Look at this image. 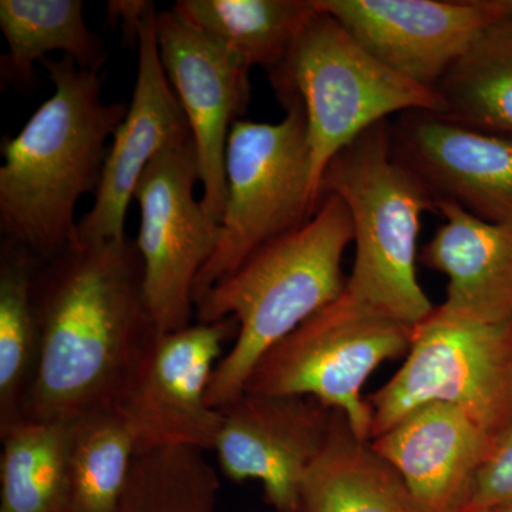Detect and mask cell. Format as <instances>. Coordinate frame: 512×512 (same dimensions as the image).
<instances>
[{
	"label": "cell",
	"mask_w": 512,
	"mask_h": 512,
	"mask_svg": "<svg viewBox=\"0 0 512 512\" xmlns=\"http://www.w3.org/2000/svg\"><path fill=\"white\" fill-rule=\"evenodd\" d=\"M222 413L212 450L221 473L235 483L259 481L274 512H296L335 410L312 397L244 393Z\"/></svg>",
	"instance_id": "12"
},
{
	"label": "cell",
	"mask_w": 512,
	"mask_h": 512,
	"mask_svg": "<svg viewBox=\"0 0 512 512\" xmlns=\"http://www.w3.org/2000/svg\"><path fill=\"white\" fill-rule=\"evenodd\" d=\"M42 262L25 248H0V427L25 417L39 366L35 281Z\"/></svg>",
	"instance_id": "22"
},
{
	"label": "cell",
	"mask_w": 512,
	"mask_h": 512,
	"mask_svg": "<svg viewBox=\"0 0 512 512\" xmlns=\"http://www.w3.org/2000/svg\"><path fill=\"white\" fill-rule=\"evenodd\" d=\"M157 15L151 3L138 35V72L131 104L110 144L92 210L79 221L80 244L126 237L128 205L148 164L168 148L192 140L190 124L161 63Z\"/></svg>",
	"instance_id": "14"
},
{
	"label": "cell",
	"mask_w": 512,
	"mask_h": 512,
	"mask_svg": "<svg viewBox=\"0 0 512 512\" xmlns=\"http://www.w3.org/2000/svg\"><path fill=\"white\" fill-rule=\"evenodd\" d=\"M157 42L164 72L190 124L204 190L202 208L221 225L227 205L229 131L247 113L251 70L171 10L157 15Z\"/></svg>",
	"instance_id": "13"
},
{
	"label": "cell",
	"mask_w": 512,
	"mask_h": 512,
	"mask_svg": "<svg viewBox=\"0 0 512 512\" xmlns=\"http://www.w3.org/2000/svg\"><path fill=\"white\" fill-rule=\"evenodd\" d=\"M284 109L279 123L241 119L229 131L220 241L195 281L194 301L256 249L302 227L318 210L305 110L299 100Z\"/></svg>",
	"instance_id": "6"
},
{
	"label": "cell",
	"mask_w": 512,
	"mask_h": 512,
	"mask_svg": "<svg viewBox=\"0 0 512 512\" xmlns=\"http://www.w3.org/2000/svg\"><path fill=\"white\" fill-rule=\"evenodd\" d=\"M136 456V440L116 409L73 421L66 512H119Z\"/></svg>",
	"instance_id": "24"
},
{
	"label": "cell",
	"mask_w": 512,
	"mask_h": 512,
	"mask_svg": "<svg viewBox=\"0 0 512 512\" xmlns=\"http://www.w3.org/2000/svg\"><path fill=\"white\" fill-rule=\"evenodd\" d=\"M380 62L429 87L485 29L512 18V0H316Z\"/></svg>",
	"instance_id": "11"
},
{
	"label": "cell",
	"mask_w": 512,
	"mask_h": 512,
	"mask_svg": "<svg viewBox=\"0 0 512 512\" xmlns=\"http://www.w3.org/2000/svg\"><path fill=\"white\" fill-rule=\"evenodd\" d=\"M237 333V322L227 318L158 335L116 407L137 453L170 447L214 450L224 413L208 404V390L225 345Z\"/></svg>",
	"instance_id": "10"
},
{
	"label": "cell",
	"mask_w": 512,
	"mask_h": 512,
	"mask_svg": "<svg viewBox=\"0 0 512 512\" xmlns=\"http://www.w3.org/2000/svg\"><path fill=\"white\" fill-rule=\"evenodd\" d=\"M39 366L25 417L73 421L116 409L160 335L136 239L67 248L35 281Z\"/></svg>",
	"instance_id": "1"
},
{
	"label": "cell",
	"mask_w": 512,
	"mask_h": 512,
	"mask_svg": "<svg viewBox=\"0 0 512 512\" xmlns=\"http://www.w3.org/2000/svg\"><path fill=\"white\" fill-rule=\"evenodd\" d=\"M345 202L353 224L355 262L346 291L357 301L416 328L434 306L417 279V241L424 212L436 200L393 154L392 120H383L340 150L319 185Z\"/></svg>",
	"instance_id": "4"
},
{
	"label": "cell",
	"mask_w": 512,
	"mask_h": 512,
	"mask_svg": "<svg viewBox=\"0 0 512 512\" xmlns=\"http://www.w3.org/2000/svg\"><path fill=\"white\" fill-rule=\"evenodd\" d=\"M367 403L370 440L429 403L460 407L497 439L512 424V320L484 325L434 309L414 328L402 367Z\"/></svg>",
	"instance_id": "8"
},
{
	"label": "cell",
	"mask_w": 512,
	"mask_h": 512,
	"mask_svg": "<svg viewBox=\"0 0 512 512\" xmlns=\"http://www.w3.org/2000/svg\"><path fill=\"white\" fill-rule=\"evenodd\" d=\"M444 224L421 248L419 262L448 278L443 315L498 325L512 320V229L437 201Z\"/></svg>",
	"instance_id": "17"
},
{
	"label": "cell",
	"mask_w": 512,
	"mask_h": 512,
	"mask_svg": "<svg viewBox=\"0 0 512 512\" xmlns=\"http://www.w3.org/2000/svg\"><path fill=\"white\" fill-rule=\"evenodd\" d=\"M153 2L137 0V2H109L107 12L110 20H121V32L124 39L137 43L140 35L141 23L146 16L148 8Z\"/></svg>",
	"instance_id": "27"
},
{
	"label": "cell",
	"mask_w": 512,
	"mask_h": 512,
	"mask_svg": "<svg viewBox=\"0 0 512 512\" xmlns=\"http://www.w3.org/2000/svg\"><path fill=\"white\" fill-rule=\"evenodd\" d=\"M413 332L345 291L259 360L245 393L312 397L370 441L372 410L363 386L382 363L407 355Z\"/></svg>",
	"instance_id": "7"
},
{
	"label": "cell",
	"mask_w": 512,
	"mask_h": 512,
	"mask_svg": "<svg viewBox=\"0 0 512 512\" xmlns=\"http://www.w3.org/2000/svg\"><path fill=\"white\" fill-rule=\"evenodd\" d=\"M296 512H421L399 474L336 412Z\"/></svg>",
	"instance_id": "18"
},
{
	"label": "cell",
	"mask_w": 512,
	"mask_h": 512,
	"mask_svg": "<svg viewBox=\"0 0 512 512\" xmlns=\"http://www.w3.org/2000/svg\"><path fill=\"white\" fill-rule=\"evenodd\" d=\"M220 485L205 451L154 448L134 458L119 512H217Z\"/></svg>",
	"instance_id": "25"
},
{
	"label": "cell",
	"mask_w": 512,
	"mask_h": 512,
	"mask_svg": "<svg viewBox=\"0 0 512 512\" xmlns=\"http://www.w3.org/2000/svg\"><path fill=\"white\" fill-rule=\"evenodd\" d=\"M82 0H2L0 29L8 52L0 59L2 89L32 86L36 62L63 52L83 70L100 72L103 42L87 28Z\"/></svg>",
	"instance_id": "20"
},
{
	"label": "cell",
	"mask_w": 512,
	"mask_h": 512,
	"mask_svg": "<svg viewBox=\"0 0 512 512\" xmlns=\"http://www.w3.org/2000/svg\"><path fill=\"white\" fill-rule=\"evenodd\" d=\"M394 157L431 197L512 229V140L484 133L430 110L392 120Z\"/></svg>",
	"instance_id": "15"
},
{
	"label": "cell",
	"mask_w": 512,
	"mask_h": 512,
	"mask_svg": "<svg viewBox=\"0 0 512 512\" xmlns=\"http://www.w3.org/2000/svg\"><path fill=\"white\" fill-rule=\"evenodd\" d=\"M434 92L447 119L512 140V18L485 29Z\"/></svg>",
	"instance_id": "21"
},
{
	"label": "cell",
	"mask_w": 512,
	"mask_h": 512,
	"mask_svg": "<svg viewBox=\"0 0 512 512\" xmlns=\"http://www.w3.org/2000/svg\"><path fill=\"white\" fill-rule=\"evenodd\" d=\"M352 242L348 207L338 195H325L306 224L262 245L237 271L195 298L198 322L231 318L238 325L212 376L211 407L225 410L237 402L259 360L345 293L342 261Z\"/></svg>",
	"instance_id": "3"
},
{
	"label": "cell",
	"mask_w": 512,
	"mask_h": 512,
	"mask_svg": "<svg viewBox=\"0 0 512 512\" xmlns=\"http://www.w3.org/2000/svg\"><path fill=\"white\" fill-rule=\"evenodd\" d=\"M268 79L282 107L299 100L305 110L316 207L326 167L363 131L392 120L394 114L441 111L433 89L380 62L322 9L303 30L284 66Z\"/></svg>",
	"instance_id": "5"
},
{
	"label": "cell",
	"mask_w": 512,
	"mask_h": 512,
	"mask_svg": "<svg viewBox=\"0 0 512 512\" xmlns=\"http://www.w3.org/2000/svg\"><path fill=\"white\" fill-rule=\"evenodd\" d=\"M197 183V150L190 140L158 154L134 192L144 296L160 333L192 325L195 281L220 241L221 225L195 200Z\"/></svg>",
	"instance_id": "9"
},
{
	"label": "cell",
	"mask_w": 512,
	"mask_h": 512,
	"mask_svg": "<svg viewBox=\"0 0 512 512\" xmlns=\"http://www.w3.org/2000/svg\"><path fill=\"white\" fill-rule=\"evenodd\" d=\"M55 93L18 136L5 138L0 167V232L36 256L52 261L79 242L74 221L83 195L99 188L109 146L128 107L104 103L99 72L70 57L45 59Z\"/></svg>",
	"instance_id": "2"
},
{
	"label": "cell",
	"mask_w": 512,
	"mask_h": 512,
	"mask_svg": "<svg viewBox=\"0 0 512 512\" xmlns=\"http://www.w3.org/2000/svg\"><path fill=\"white\" fill-rule=\"evenodd\" d=\"M72 424L23 417L0 427V512H66Z\"/></svg>",
	"instance_id": "23"
},
{
	"label": "cell",
	"mask_w": 512,
	"mask_h": 512,
	"mask_svg": "<svg viewBox=\"0 0 512 512\" xmlns=\"http://www.w3.org/2000/svg\"><path fill=\"white\" fill-rule=\"evenodd\" d=\"M480 512H512V501H510V503L495 505V507Z\"/></svg>",
	"instance_id": "28"
},
{
	"label": "cell",
	"mask_w": 512,
	"mask_h": 512,
	"mask_svg": "<svg viewBox=\"0 0 512 512\" xmlns=\"http://www.w3.org/2000/svg\"><path fill=\"white\" fill-rule=\"evenodd\" d=\"M512 501V424L494 440L474 481L466 511L480 512Z\"/></svg>",
	"instance_id": "26"
},
{
	"label": "cell",
	"mask_w": 512,
	"mask_h": 512,
	"mask_svg": "<svg viewBox=\"0 0 512 512\" xmlns=\"http://www.w3.org/2000/svg\"><path fill=\"white\" fill-rule=\"evenodd\" d=\"M171 12L244 64L272 74L284 66L308 23L316 0H178Z\"/></svg>",
	"instance_id": "19"
},
{
	"label": "cell",
	"mask_w": 512,
	"mask_h": 512,
	"mask_svg": "<svg viewBox=\"0 0 512 512\" xmlns=\"http://www.w3.org/2000/svg\"><path fill=\"white\" fill-rule=\"evenodd\" d=\"M460 407L429 403L397 421L370 444L394 468L421 512H464L493 446Z\"/></svg>",
	"instance_id": "16"
}]
</instances>
